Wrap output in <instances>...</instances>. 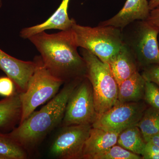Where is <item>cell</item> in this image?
Listing matches in <instances>:
<instances>
[{
    "label": "cell",
    "instance_id": "8fae6325",
    "mask_svg": "<svg viewBox=\"0 0 159 159\" xmlns=\"http://www.w3.org/2000/svg\"><path fill=\"white\" fill-rule=\"evenodd\" d=\"M150 11L147 0H126L117 14L100 22L99 25L113 26L122 30L134 21L148 20Z\"/></svg>",
    "mask_w": 159,
    "mask_h": 159
},
{
    "label": "cell",
    "instance_id": "7402d4cb",
    "mask_svg": "<svg viewBox=\"0 0 159 159\" xmlns=\"http://www.w3.org/2000/svg\"><path fill=\"white\" fill-rule=\"evenodd\" d=\"M15 85L8 76L0 77V95L5 97L12 96L16 93Z\"/></svg>",
    "mask_w": 159,
    "mask_h": 159
},
{
    "label": "cell",
    "instance_id": "5b68a950",
    "mask_svg": "<svg viewBox=\"0 0 159 159\" xmlns=\"http://www.w3.org/2000/svg\"><path fill=\"white\" fill-rule=\"evenodd\" d=\"M122 41L134 54L139 69L159 65V27L147 20H135L122 29Z\"/></svg>",
    "mask_w": 159,
    "mask_h": 159
},
{
    "label": "cell",
    "instance_id": "83f0119b",
    "mask_svg": "<svg viewBox=\"0 0 159 159\" xmlns=\"http://www.w3.org/2000/svg\"><path fill=\"white\" fill-rule=\"evenodd\" d=\"M2 0H0V9L2 8Z\"/></svg>",
    "mask_w": 159,
    "mask_h": 159
},
{
    "label": "cell",
    "instance_id": "ac0fdd59",
    "mask_svg": "<svg viewBox=\"0 0 159 159\" xmlns=\"http://www.w3.org/2000/svg\"><path fill=\"white\" fill-rule=\"evenodd\" d=\"M137 126L145 142L159 133V110L151 107L146 109Z\"/></svg>",
    "mask_w": 159,
    "mask_h": 159
},
{
    "label": "cell",
    "instance_id": "9a60e30c",
    "mask_svg": "<svg viewBox=\"0 0 159 159\" xmlns=\"http://www.w3.org/2000/svg\"><path fill=\"white\" fill-rule=\"evenodd\" d=\"M145 82L139 71L122 81L118 85V99L116 105L127 102H139L144 99Z\"/></svg>",
    "mask_w": 159,
    "mask_h": 159
},
{
    "label": "cell",
    "instance_id": "9c48e42d",
    "mask_svg": "<svg viewBox=\"0 0 159 159\" xmlns=\"http://www.w3.org/2000/svg\"><path fill=\"white\" fill-rule=\"evenodd\" d=\"M63 127L51 145L50 154L58 159L82 158L84 147L92 125H71Z\"/></svg>",
    "mask_w": 159,
    "mask_h": 159
},
{
    "label": "cell",
    "instance_id": "4fadbf2b",
    "mask_svg": "<svg viewBox=\"0 0 159 159\" xmlns=\"http://www.w3.org/2000/svg\"><path fill=\"white\" fill-rule=\"evenodd\" d=\"M120 133L92 127L84 144L81 159H93L95 156L116 145Z\"/></svg>",
    "mask_w": 159,
    "mask_h": 159
},
{
    "label": "cell",
    "instance_id": "4316f807",
    "mask_svg": "<svg viewBox=\"0 0 159 159\" xmlns=\"http://www.w3.org/2000/svg\"><path fill=\"white\" fill-rule=\"evenodd\" d=\"M149 141L159 147V133L152 137Z\"/></svg>",
    "mask_w": 159,
    "mask_h": 159
},
{
    "label": "cell",
    "instance_id": "e0dca14e",
    "mask_svg": "<svg viewBox=\"0 0 159 159\" xmlns=\"http://www.w3.org/2000/svg\"><path fill=\"white\" fill-rule=\"evenodd\" d=\"M117 144L134 153L142 156L146 142L139 127L134 125L119 133Z\"/></svg>",
    "mask_w": 159,
    "mask_h": 159
},
{
    "label": "cell",
    "instance_id": "cb8c5ba5",
    "mask_svg": "<svg viewBox=\"0 0 159 159\" xmlns=\"http://www.w3.org/2000/svg\"><path fill=\"white\" fill-rule=\"evenodd\" d=\"M142 159H159V147L148 141L145 144Z\"/></svg>",
    "mask_w": 159,
    "mask_h": 159
},
{
    "label": "cell",
    "instance_id": "52a82bcc",
    "mask_svg": "<svg viewBox=\"0 0 159 159\" xmlns=\"http://www.w3.org/2000/svg\"><path fill=\"white\" fill-rule=\"evenodd\" d=\"M97 118L93 88L85 77L76 86L69 97L62 125H92Z\"/></svg>",
    "mask_w": 159,
    "mask_h": 159
},
{
    "label": "cell",
    "instance_id": "3957f363",
    "mask_svg": "<svg viewBox=\"0 0 159 159\" xmlns=\"http://www.w3.org/2000/svg\"><path fill=\"white\" fill-rule=\"evenodd\" d=\"M80 50L86 64V77L93 88L98 118L116 104L119 87L108 63L88 50L82 48Z\"/></svg>",
    "mask_w": 159,
    "mask_h": 159
},
{
    "label": "cell",
    "instance_id": "8992f818",
    "mask_svg": "<svg viewBox=\"0 0 159 159\" xmlns=\"http://www.w3.org/2000/svg\"><path fill=\"white\" fill-rule=\"evenodd\" d=\"M34 60L36 66L27 89L20 93L21 104L20 123L28 118L39 106L55 97L64 83L46 68L40 56L35 57Z\"/></svg>",
    "mask_w": 159,
    "mask_h": 159
},
{
    "label": "cell",
    "instance_id": "484cf974",
    "mask_svg": "<svg viewBox=\"0 0 159 159\" xmlns=\"http://www.w3.org/2000/svg\"><path fill=\"white\" fill-rule=\"evenodd\" d=\"M149 9L150 10L159 6V0H150L148 2Z\"/></svg>",
    "mask_w": 159,
    "mask_h": 159
},
{
    "label": "cell",
    "instance_id": "d6986e66",
    "mask_svg": "<svg viewBox=\"0 0 159 159\" xmlns=\"http://www.w3.org/2000/svg\"><path fill=\"white\" fill-rule=\"evenodd\" d=\"M0 156L5 159H24L27 157L25 148L9 136L0 132Z\"/></svg>",
    "mask_w": 159,
    "mask_h": 159
},
{
    "label": "cell",
    "instance_id": "ba28073f",
    "mask_svg": "<svg viewBox=\"0 0 159 159\" xmlns=\"http://www.w3.org/2000/svg\"><path fill=\"white\" fill-rule=\"evenodd\" d=\"M145 109V105L139 102L116 104L98 117L92 126L107 131L121 132L137 125Z\"/></svg>",
    "mask_w": 159,
    "mask_h": 159
},
{
    "label": "cell",
    "instance_id": "277c9868",
    "mask_svg": "<svg viewBox=\"0 0 159 159\" xmlns=\"http://www.w3.org/2000/svg\"><path fill=\"white\" fill-rule=\"evenodd\" d=\"M74 31L77 47L89 51L103 62L109 63L123 43L122 30L111 26L80 25L74 22Z\"/></svg>",
    "mask_w": 159,
    "mask_h": 159
},
{
    "label": "cell",
    "instance_id": "2e32d148",
    "mask_svg": "<svg viewBox=\"0 0 159 159\" xmlns=\"http://www.w3.org/2000/svg\"><path fill=\"white\" fill-rule=\"evenodd\" d=\"M21 116L20 93L16 92L12 96L0 100V132L12 130L20 120Z\"/></svg>",
    "mask_w": 159,
    "mask_h": 159
},
{
    "label": "cell",
    "instance_id": "f1b7e54d",
    "mask_svg": "<svg viewBox=\"0 0 159 159\" xmlns=\"http://www.w3.org/2000/svg\"><path fill=\"white\" fill-rule=\"evenodd\" d=\"M0 159H5V158L2 157L0 156Z\"/></svg>",
    "mask_w": 159,
    "mask_h": 159
},
{
    "label": "cell",
    "instance_id": "ffe728a7",
    "mask_svg": "<svg viewBox=\"0 0 159 159\" xmlns=\"http://www.w3.org/2000/svg\"><path fill=\"white\" fill-rule=\"evenodd\" d=\"M142 157L116 145L104 152L93 157V159H141Z\"/></svg>",
    "mask_w": 159,
    "mask_h": 159
},
{
    "label": "cell",
    "instance_id": "7c38bea8",
    "mask_svg": "<svg viewBox=\"0 0 159 159\" xmlns=\"http://www.w3.org/2000/svg\"><path fill=\"white\" fill-rule=\"evenodd\" d=\"M70 0H62L60 5L54 14L39 25L23 29L20 31V36L25 39H29L34 34L49 29H58L66 31L72 29L75 20L69 17L68 9Z\"/></svg>",
    "mask_w": 159,
    "mask_h": 159
},
{
    "label": "cell",
    "instance_id": "6da1fadb",
    "mask_svg": "<svg viewBox=\"0 0 159 159\" xmlns=\"http://www.w3.org/2000/svg\"><path fill=\"white\" fill-rule=\"evenodd\" d=\"M29 39L39 52L44 66L56 78L67 83L86 77V64L77 51L72 29L52 34L42 31Z\"/></svg>",
    "mask_w": 159,
    "mask_h": 159
},
{
    "label": "cell",
    "instance_id": "d4e9b609",
    "mask_svg": "<svg viewBox=\"0 0 159 159\" xmlns=\"http://www.w3.org/2000/svg\"><path fill=\"white\" fill-rule=\"evenodd\" d=\"M147 20L159 27V6L151 10Z\"/></svg>",
    "mask_w": 159,
    "mask_h": 159
},
{
    "label": "cell",
    "instance_id": "603a6c76",
    "mask_svg": "<svg viewBox=\"0 0 159 159\" xmlns=\"http://www.w3.org/2000/svg\"><path fill=\"white\" fill-rule=\"evenodd\" d=\"M142 75L146 81L153 83L159 87V65H153L145 68Z\"/></svg>",
    "mask_w": 159,
    "mask_h": 159
},
{
    "label": "cell",
    "instance_id": "30bf717a",
    "mask_svg": "<svg viewBox=\"0 0 159 159\" xmlns=\"http://www.w3.org/2000/svg\"><path fill=\"white\" fill-rule=\"evenodd\" d=\"M36 63L24 61L7 54L0 49V70L12 80L20 93L25 92L35 69Z\"/></svg>",
    "mask_w": 159,
    "mask_h": 159
},
{
    "label": "cell",
    "instance_id": "44dd1931",
    "mask_svg": "<svg viewBox=\"0 0 159 159\" xmlns=\"http://www.w3.org/2000/svg\"><path fill=\"white\" fill-rule=\"evenodd\" d=\"M144 99L151 107L159 110V88L156 84L146 81Z\"/></svg>",
    "mask_w": 159,
    "mask_h": 159
},
{
    "label": "cell",
    "instance_id": "7a4b0ae2",
    "mask_svg": "<svg viewBox=\"0 0 159 159\" xmlns=\"http://www.w3.org/2000/svg\"><path fill=\"white\" fill-rule=\"evenodd\" d=\"M82 79L66 83L47 105L33 112L8 135L24 148L36 145L62 122L69 97Z\"/></svg>",
    "mask_w": 159,
    "mask_h": 159
},
{
    "label": "cell",
    "instance_id": "5bb4252c",
    "mask_svg": "<svg viewBox=\"0 0 159 159\" xmlns=\"http://www.w3.org/2000/svg\"><path fill=\"white\" fill-rule=\"evenodd\" d=\"M108 64L118 85L139 70L135 57L124 44Z\"/></svg>",
    "mask_w": 159,
    "mask_h": 159
}]
</instances>
